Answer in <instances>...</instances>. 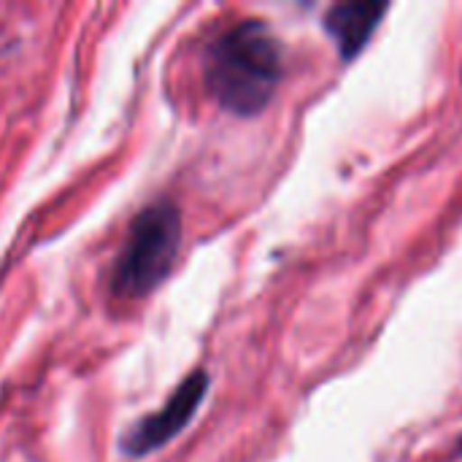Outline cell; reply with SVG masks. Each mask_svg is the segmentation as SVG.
<instances>
[{
    "label": "cell",
    "instance_id": "1",
    "mask_svg": "<svg viewBox=\"0 0 462 462\" xmlns=\"http://www.w3.org/2000/svg\"><path fill=\"white\" fill-rule=\"evenodd\" d=\"M282 76V43L263 19H244L208 46L206 84L230 114H260L273 100Z\"/></svg>",
    "mask_w": 462,
    "mask_h": 462
},
{
    "label": "cell",
    "instance_id": "4",
    "mask_svg": "<svg viewBox=\"0 0 462 462\" xmlns=\"http://www.w3.org/2000/svg\"><path fill=\"white\" fill-rule=\"evenodd\" d=\"M387 8L390 5L379 0H349V3H336L325 11L322 27L333 38L341 60H355L365 49V43L382 24Z\"/></svg>",
    "mask_w": 462,
    "mask_h": 462
},
{
    "label": "cell",
    "instance_id": "2",
    "mask_svg": "<svg viewBox=\"0 0 462 462\" xmlns=\"http://www.w3.org/2000/svg\"><path fill=\"white\" fill-rule=\"evenodd\" d=\"M181 244V211L171 200L146 206L130 225L111 273L116 298L138 300L157 290L173 268Z\"/></svg>",
    "mask_w": 462,
    "mask_h": 462
},
{
    "label": "cell",
    "instance_id": "5",
    "mask_svg": "<svg viewBox=\"0 0 462 462\" xmlns=\"http://www.w3.org/2000/svg\"><path fill=\"white\" fill-rule=\"evenodd\" d=\"M455 452L462 457V436H460V441H457V447H455Z\"/></svg>",
    "mask_w": 462,
    "mask_h": 462
},
{
    "label": "cell",
    "instance_id": "3",
    "mask_svg": "<svg viewBox=\"0 0 462 462\" xmlns=\"http://www.w3.org/2000/svg\"><path fill=\"white\" fill-rule=\"evenodd\" d=\"M206 393H208V374L206 371L189 374L157 414L143 417L138 425L127 430V436L122 439V452L127 457H146L154 449L165 447L192 422Z\"/></svg>",
    "mask_w": 462,
    "mask_h": 462
}]
</instances>
